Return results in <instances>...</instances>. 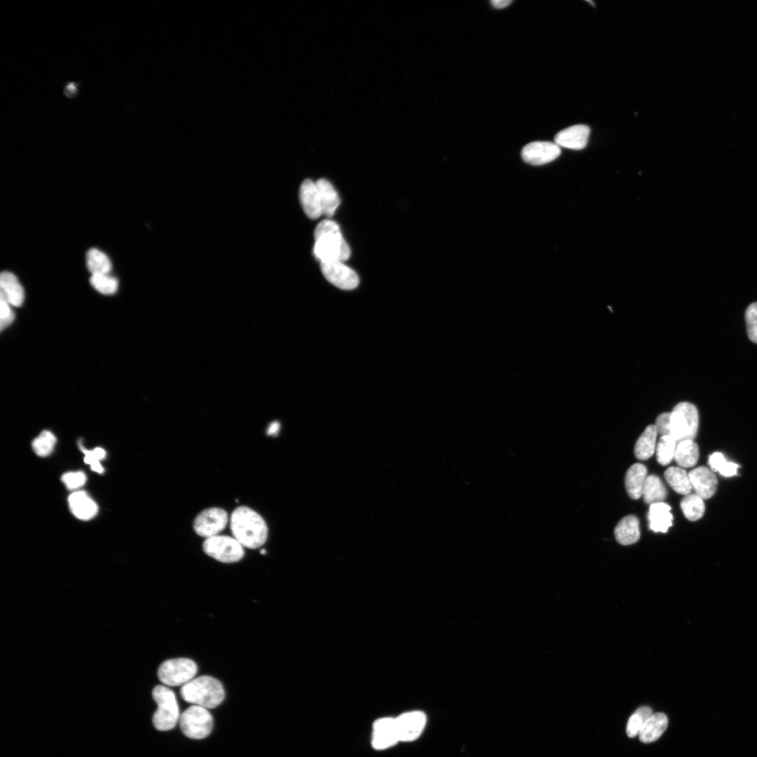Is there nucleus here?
Instances as JSON below:
<instances>
[{
  "mask_svg": "<svg viewBox=\"0 0 757 757\" xmlns=\"http://www.w3.org/2000/svg\"><path fill=\"white\" fill-rule=\"evenodd\" d=\"M314 255L321 263L345 262L352 251L340 231V226L331 220L321 222L314 231Z\"/></svg>",
  "mask_w": 757,
  "mask_h": 757,
  "instance_id": "f257e3e1",
  "label": "nucleus"
},
{
  "mask_svg": "<svg viewBox=\"0 0 757 757\" xmlns=\"http://www.w3.org/2000/svg\"><path fill=\"white\" fill-rule=\"evenodd\" d=\"M230 526L234 538L245 548H259L268 540V527L265 520L249 507L240 506L234 511Z\"/></svg>",
  "mask_w": 757,
  "mask_h": 757,
  "instance_id": "f03ea898",
  "label": "nucleus"
},
{
  "mask_svg": "<svg viewBox=\"0 0 757 757\" xmlns=\"http://www.w3.org/2000/svg\"><path fill=\"white\" fill-rule=\"evenodd\" d=\"M181 695L187 702L207 709L219 706L225 697L222 683L211 676H201L183 685Z\"/></svg>",
  "mask_w": 757,
  "mask_h": 757,
  "instance_id": "7ed1b4c3",
  "label": "nucleus"
},
{
  "mask_svg": "<svg viewBox=\"0 0 757 757\" xmlns=\"http://www.w3.org/2000/svg\"><path fill=\"white\" fill-rule=\"evenodd\" d=\"M153 697L158 706L153 719L156 729L167 731L174 728L181 716L175 693L167 686L158 685L153 689Z\"/></svg>",
  "mask_w": 757,
  "mask_h": 757,
  "instance_id": "20e7f679",
  "label": "nucleus"
},
{
  "mask_svg": "<svg viewBox=\"0 0 757 757\" xmlns=\"http://www.w3.org/2000/svg\"><path fill=\"white\" fill-rule=\"evenodd\" d=\"M699 426V415L696 407L687 402L677 404L670 416V436L677 443L693 440Z\"/></svg>",
  "mask_w": 757,
  "mask_h": 757,
  "instance_id": "39448f33",
  "label": "nucleus"
},
{
  "mask_svg": "<svg viewBox=\"0 0 757 757\" xmlns=\"http://www.w3.org/2000/svg\"><path fill=\"white\" fill-rule=\"evenodd\" d=\"M197 672L198 667L194 660L178 658L162 662L158 669V677L167 686H179L195 679Z\"/></svg>",
  "mask_w": 757,
  "mask_h": 757,
  "instance_id": "423d86ee",
  "label": "nucleus"
},
{
  "mask_svg": "<svg viewBox=\"0 0 757 757\" xmlns=\"http://www.w3.org/2000/svg\"><path fill=\"white\" fill-rule=\"evenodd\" d=\"M179 722L184 735L194 739L206 738L214 727V718L209 709L197 705L187 709L181 714Z\"/></svg>",
  "mask_w": 757,
  "mask_h": 757,
  "instance_id": "0eeeda50",
  "label": "nucleus"
},
{
  "mask_svg": "<svg viewBox=\"0 0 757 757\" xmlns=\"http://www.w3.org/2000/svg\"><path fill=\"white\" fill-rule=\"evenodd\" d=\"M203 550L209 557L227 564L240 561L245 554L244 546L235 538L228 536L217 535L207 539Z\"/></svg>",
  "mask_w": 757,
  "mask_h": 757,
  "instance_id": "6e6552de",
  "label": "nucleus"
},
{
  "mask_svg": "<svg viewBox=\"0 0 757 757\" xmlns=\"http://www.w3.org/2000/svg\"><path fill=\"white\" fill-rule=\"evenodd\" d=\"M228 522V513L219 508H211L201 512L194 522V529L202 537L210 538L223 532Z\"/></svg>",
  "mask_w": 757,
  "mask_h": 757,
  "instance_id": "1a4fd4ad",
  "label": "nucleus"
},
{
  "mask_svg": "<svg viewBox=\"0 0 757 757\" xmlns=\"http://www.w3.org/2000/svg\"><path fill=\"white\" fill-rule=\"evenodd\" d=\"M324 277L337 288L345 290H354L359 284V277L356 272L342 262H330L320 263Z\"/></svg>",
  "mask_w": 757,
  "mask_h": 757,
  "instance_id": "9d476101",
  "label": "nucleus"
},
{
  "mask_svg": "<svg viewBox=\"0 0 757 757\" xmlns=\"http://www.w3.org/2000/svg\"><path fill=\"white\" fill-rule=\"evenodd\" d=\"M400 742H412L422 733L426 724V716L420 711L403 713L395 718Z\"/></svg>",
  "mask_w": 757,
  "mask_h": 757,
  "instance_id": "9b49d317",
  "label": "nucleus"
},
{
  "mask_svg": "<svg viewBox=\"0 0 757 757\" xmlns=\"http://www.w3.org/2000/svg\"><path fill=\"white\" fill-rule=\"evenodd\" d=\"M560 154V147L550 142H533L525 146L522 151L524 162L533 166L550 163Z\"/></svg>",
  "mask_w": 757,
  "mask_h": 757,
  "instance_id": "f8f14e48",
  "label": "nucleus"
},
{
  "mask_svg": "<svg viewBox=\"0 0 757 757\" xmlns=\"http://www.w3.org/2000/svg\"><path fill=\"white\" fill-rule=\"evenodd\" d=\"M399 740L395 718L385 717L373 724L372 744L377 750H384L396 744Z\"/></svg>",
  "mask_w": 757,
  "mask_h": 757,
  "instance_id": "ddd939ff",
  "label": "nucleus"
},
{
  "mask_svg": "<svg viewBox=\"0 0 757 757\" xmlns=\"http://www.w3.org/2000/svg\"><path fill=\"white\" fill-rule=\"evenodd\" d=\"M693 488L702 499H709L715 494L718 480L714 473L705 466L697 467L688 473Z\"/></svg>",
  "mask_w": 757,
  "mask_h": 757,
  "instance_id": "4468645a",
  "label": "nucleus"
},
{
  "mask_svg": "<svg viewBox=\"0 0 757 757\" xmlns=\"http://www.w3.org/2000/svg\"><path fill=\"white\" fill-rule=\"evenodd\" d=\"M300 200L306 215L312 220H316L323 215L320 193L316 183L310 179L305 180L300 189Z\"/></svg>",
  "mask_w": 757,
  "mask_h": 757,
  "instance_id": "2eb2a0df",
  "label": "nucleus"
},
{
  "mask_svg": "<svg viewBox=\"0 0 757 757\" xmlns=\"http://www.w3.org/2000/svg\"><path fill=\"white\" fill-rule=\"evenodd\" d=\"M590 133L588 126L575 125L559 132L555 137V144L564 148L581 151L586 147Z\"/></svg>",
  "mask_w": 757,
  "mask_h": 757,
  "instance_id": "dca6fc26",
  "label": "nucleus"
},
{
  "mask_svg": "<svg viewBox=\"0 0 757 757\" xmlns=\"http://www.w3.org/2000/svg\"><path fill=\"white\" fill-rule=\"evenodd\" d=\"M0 297L4 298L12 306L21 307L25 302V292L18 277L13 273L4 272L0 276Z\"/></svg>",
  "mask_w": 757,
  "mask_h": 757,
  "instance_id": "f3484780",
  "label": "nucleus"
},
{
  "mask_svg": "<svg viewBox=\"0 0 757 757\" xmlns=\"http://www.w3.org/2000/svg\"><path fill=\"white\" fill-rule=\"evenodd\" d=\"M69 506L74 515L82 520H90L98 513L97 503L85 491L74 492L69 499Z\"/></svg>",
  "mask_w": 757,
  "mask_h": 757,
  "instance_id": "a211bd4d",
  "label": "nucleus"
},
{
  "mask_svg": "<svg viewBox=\"0 0 757 757\" xmlns=\"http://www.w3.org/2000/svg\"><path fill=\"white\" fill-rule=\"evenodd\" d=\"M670 511L671 507L664 502L650 505L648 513L650 529L654 532L666 533L672 526L673 515Z\"/></svg>",
  "mask_w": 757,
  "mask_h": 757,
  "instance_id": "6ab92c4d",
  "label": "nucleus"
},
{
  "mask_svg": "<svg viewBox=\"0 0 757 757\" xmlns=\"http://www.w3.org/2000/svg\"><path fill=\"white\" fill-rule=\"evenodd\" d=\"M614 534L621 545L634 544L639 540L640 529L639 519L634 515H627L616 525Z\"/></svg>",
  "mask_w": 757,
  "mask_h": 757,
  "instance_id": "aec40b11",
  "label": "nucleus"
},
{
  "mask_svg": "<svg viewBox=\"0 0 757 757\" xmlns=\"http://www.w3.org/2000/svg\"><path fill=\"white\" fill-rule=\"evenodd\" d=\"M668 725L667 716L662 712L653 713L646 721L639 735L644 743H651L658 739Z\"/></svg>",
  "mask_w": 757,
  "mask_h": 757,
  "instance_id": "412c9836",
  "label": "nucleus"
},
{
  "mask_svg": "<svg viewBox=\"0 0 757 757\" xmlns=\"http://www.w3.org/2000/svg\"><path fill=\"white\" fill-rule=\"evenodd\" d=\"M647 478V469L641 464L632 465L627 471L625 485L627 492L632 499H639L642 496L644 482Z\"/></svg>",
  "mask_w": 757,
  "mask_h": 757,
  "instance_id": "4be33fe9",
  "label": "nucleus"
},
{
  "mask_svg": "<svg viewBox=\"0 0 757 757\" xmlns=\"http://www.w3.org/2000/svg\"><path fill=\"white\" fill-rule=\"evenodd\" d=\"M316 183L320 193L323 215L331 218L340 204L339 195L327 180L320 179Z\"/></svg>",
  "mask_w": 757,
  "mask_h": 757,
  "instance_id": "5701e85b",
  "label": "nucleus"
},
{
  "mask_svg": "<svg viewBox=\"0 0 757 757\" xmlns=\"http://www.w3.org/2000/svg\"><path fill=\"white\" fill-rule=\"evenodd\" d=\"M657 429L655 425H649L638 438L634 446V454L639 460H647L656 449Z\"/></svg>",
  "mask_w": 757,
  "mask_h": 757,
  "instance_id": "b1692460",
  "label": "nucleus"
},
{
  "mask_svg": "<svg viewBox=\"0 0 757 757\" xmlns=\"http://www.w3.org/2000/svg\"><path fill=\"white\" fill-rule=\"evenodd\" d=\"M664 477L668 485L678 494L682 495L690 494L693 487L688 473L679 467H669L664 473Z\"/></svg>",
  "mask_w": 757,
  "mask_h": 757,
  "instance_id": "393cba45",
  "label": "nucleus"
},
{
  "mask_svg": "<svg viewBox=\"0 0 757 757\" xmlns=\"http://www.w3.org/2000/svg\"><path fill=\"white\" fill-rule=\"evenodd\" d=\"M699 459V447L692 440L681 441L676 445L674 460L682 468H690L696 465Z\"/></svg>",
  "mask_w": 757,
  "mask_h": 757,
  "instance_id": "a878e982",
  "label": "nucleus"
},
{
  "mask_svg": "<svg viewBox=\"0 0 757 757\" xmlns=\"http://www.w3.org/2000/svg\"><path fill=\"white\" fill-rule=\"evenodd\" d=\"M644 501L647 504L663 502L667 497V490L661 480L656 475L647 476L642 491Z\"/></svg>",
  "mask_w": 757,
  "mask_h": 757,
  "instance_id": "bb28decb",
  "label": "nucleus"
},
{
  "mask_svg": "<svg viewBox=\"0 0 757 757\" xmlns=\"http://www.w3.org/2000/svg\"><path fill=\"white\" fill-rule=\"evenodd\" d=\"M87 266L92 275H109L112 270V263L108 256L97 249L88 251Z\"/></svg>",
  "mask_w": 757,
  "mask_h": 757,
  "instance_id": "cd10ccee",
  "label": "nucleus"
},
{
  "mask_svg": "<svg viewBox=\"0 0 757 757\" xmlns=\"http://www.w3.org/2000/svg\"><path fill=\"white\" fill-rule=\"evenodd\" d=\"M680 506L684 516L693 522L701 519L705 511L703 499L696 494L686 495L681 500Z\"/></svg>",
  "mask_w": 757,
  "mask_h": 757,
  "instance_id": "c85d7f7f",
  "label": "nucleus"
},
{
  "mask_svg": "<svg viewBox=\"0 0 757 757\" xmlns=\"http://www.w3.org/2000/svg\"><path fill=\"white\" fill-rule=\"evenodd\" d=\"M652 714L653 710L649 707L643 706L638 708L628 720L626 728L628 737H634L639 735Z\"/></svg>",
  "mask_w": 757,
  "mask_h": 757,
  "instance_id": "c756f323",
  "label": "nucleus"
},
{
  "mask_svg": "<svg viewBox=\"0 0 757 757\" xmlns=\"http://www.w3.org/2000/svg\"><path fill=\"white\" fill-rule=\"evenodd\" d=\"M676 440L670 436H662L656 445V457L662 466L669 464L674 459Z\"/></svg>",
  "mask_w": 757,
  "mask_h": 757,
  "instance_id": "7c9ffc66",
  "label": "nucleus"
},
{
  "mask_svg": "<svg viewBox=\"0 0 757 757\" xmlns=\"http://www.w3.org/2000/svg\"><path fill=\"white\" fill-rule=\"evenodd\" d=\"M56 436L49 431H43L33 442L34 452L41 457L50 455L57 444Z\"/></svg>",
  "mask_w": 757,
  "mask_h": 757,
  "instance_id": "2f4dec72",
  "label": "nucleus"
},
{
  "mask_svg": "<svg viewBox=\"0 0 757 757\" xmlns=\"http://www.w3.org/2000/svg\"><path fill=\"white\" fill-rule=\"evenodd\" d=\"M90 283L97 291L106 296L115 294L119 286L118 279L110 275H92Z\"/></svg>",
  "mask_w": 757,
  "mask_h": 757,
  "instance_id": "473e14b6",
  "label": "nucleus"
},
{
  "mask_svg": "<svg viewBox=\"0 0 757 757\" xmlns=\"http://www.w3.org/2000/svg\"><path fill=\"white\" fill-rule=\"evenodd\" d=\"M709 464L711 470L718 471L721 475L731 477L737 474L739 466L732 462H728L724 456L720 452H715L710 455Z\"/></svg>",
  "mask_w": 757,
  "mask_h": 757,
  "instance_id": "72a5a7b5",
  "label": "nucleus"
},
{
  "mask_svg": "<svg viewBox=\"0 0 757 757\" xmlns=\"http://www.w3.org/2000/svg\"><path fill=\"white\" fill-rule=\"evenodd\" d=\"M81 445V449L85 454V462L91 466L95 472L102 474L104 468L102 466L101 461L106 457V452L102 447H97L92 451L87 450Z\"/></svg>",
  "mask_w": 757,
  "mask_h": 757,
  "instance_id": "f704fd0d",
  "label": "nucleus"
},
{
  "mask_svg": "<svg viewBox=\"0 0 757 757\" xmlns=\"http://www.w3.org/2000/svg\"><path fill=\"white\" fill-rule=\"evenodd\" d=\"M745 321L749 340L757 344V303H751L746 310Z\"/></svg>",
  "mask_w": 757,
  "mask_h": 757,
  "instance_id": "c9c22d12",
  "label": "nucleus"
},
{
  "mask_svg": "<svg viewBox=\"0 0 757 757\" xmlns=\"http://www.w3.org/2000/svg\"><path fill=\"white\" fill-rule=\"evenodd\" d=\"M62 481L70 490L83 487L87 482V476L82 471L69 472L62 476Z\"/></svg>",
  "mask_w": 757,
  "mask_h": 757,
  "instance_id": "e433bc0d",
  "label": "nucleus"
},
{
  "mask_svg": "<svg viewBox=\"0 0 757 757\" xmlns=\"http://www.w3.org/2000/svg\"><path fill=\"white\" fill-rule=\"evenodd\" d=\"M11 306L7 300L0 297V328L2 331L11 326L15 319V314Z\"/></svg>",
  "mask_w": 757,
  "mask_h": 757,
  "instance_id": "4c0bfd02",
  "label": "nucleus"
},
{
  "mask_svg": "<svg viewBox=\"0 0 757 757\" xmlns=\"http://www.w3.org/2000/svg\"><path fill=\"white\" fill-rule=\"evenodd\" d=\"M670 416L671 412H665L660 415L656 419L655 426L658 434L661 437L670 436Z\"/></svg>",
  "mask_w": 757,
  "mask_h": 757,
  "instance_id": "58836bf2",
  "label": "nucleus"
},
{
  "mask_svg": "<svg viewBox=\"0 0 757 757\" xmlns=\"http://www.w3.org/2000/svg\"><path fill=\"white\" fill-rule=\"evenodd\" d=\"M496 9H503L512 4L511 0H492L491 2Z\"/></svg>",
  "mask_w": 757,
  "mask_h": 757,
  "instance_id": "ea45409f",
  "label": "nucleus"
},
{
  "mask_svg": "<svg viewBox=\"0 0 757 757\" xmlns=\"http://www.w3.org/2000/svg\"><path fill=\"white\" fill-rule=\"evenodd\" d=\"M280 431V424L277 422H275L270 424L268 430V434L269 436H277Z\"/></svg>",
  "mask_w": 757,
  "mask_h": 757,
  "instance_id": "a19ab883",
  "label": "nucleus"
},
{
  "mask_svg": "<svg viewBox=\"0 0 757 757\" xmlns=\"http://www.w3.org/2000/svg\"><path fill=\"white\" fill-rule=\"evenodd\" d=\"M65 92L67 93V95L69 97L75 95L77 92V88L75 84L72 83L67 85Z\"/></svg>",
  "mask_w": 757,
  "mask_h": 757,
  "instance_id": "79ce46f5",
  "label": "nucleus"
},
{
  "mask_svg": "<svg viewBox=\"0 0 757 757\" xmlns=\"http://www.w3.org/2000/svg\"><path fill=\"white\" fill-rule=\"evenodd\" d=\"M266 553H267V552H266V550H262L261 551V554H263V555H265V554H266Z\"/></svg>",
  "mask_w": 757,
  "mask_h": 757,
  "instance_id": "37998d69",
  "label": "nucleus"
}]
</instances>
